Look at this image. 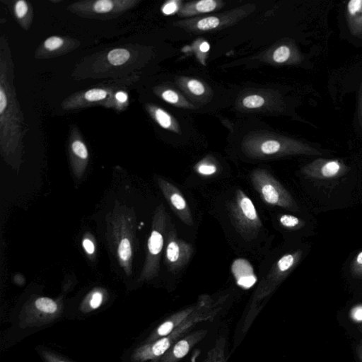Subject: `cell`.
<instances>
[{
	"mask_svg": "<svg viewBox=\"0 0 362 362\" xmlns=\"http://www.w3.org/2000/svg\"><path fill=\"white\" fill-rule=\"evenodd\" d=\"M107 96V92L101 88H93L84 93V98L89 102H96L105 99Z\"/></svg>",
	"mask_w": 362,
	"mask_h": 362,
	"instance_id": "obj_19",
	"label": "cell"
},
{
	"mask_svg": "<svg viewBox=\"0 0 362 362\" xmlns=\"http://www.w3.org/2000/svg\"><path fill=\"white\" fill-rule=\"evenodd\" d=\"M209 45L206 42H203L200 45V49L204 52H207L209 49Z\"/></svg>",
	"mask_w": 362,
	"mask_h": 362,
	"instance_id": "obj_39",
	"label": "cell"
},
{
	"mask_svg": "<svg viewBox=\"0 0 362 362\" xmlns=\"http://www.w3.org/2000/svg\"><path fill=\"white\" fill-rule=\"evenodd\" d=\"M216 6V2L213 0H203L196 4V8L199 12H209Z\"/></svg>",
	"mask_w": 362,
	"mask_h": 362,
	"instance_id": "obj_29",
	"label": "cell"
},
{
	"mask_svg": "<svg viewBox=\"0 0 362 362\" xmlns=\"http://www.w3.org/2000/svg\"><path fill=\"white\" fill-rule=\"evenodd\" d=\"M349 314L351 320L354 323L358 324V329H362V303L353 305Z\"/></svg>",
	"mask_w": 362,
	"mask_h": 362,
	"instance_id": "obj_21",
	"label": "cell"
},
{
	"mask_svg": "<svg viewBox=\"0 0 362 362\" xmlns=\"http://www.w3.org/2000/svg\"><path fill=\"white\" fill-rule=\"evenodd\" d=\"M153 113L156 120L162 127L167 129L171 126V117L163 110L160 108H156Z\"/></svg>",
	"mask_w": 362,
	"mask_h": 362,
	"instance_id": "obj_20",
	"label": "cell"
},
{
	"mask_svg": "<svg viewBox=\"0 0 362 362\" xmlns=\"http://www.w3.org/2000/svg\"><path fill=\"white\" fill-rule=\"evenodd\" d=\"M116 100L119 103H125L127 100L128 96L127 94L123 91H119L115 94Z\"/></svg>",
	"mask_w": 362,
	"mask_h": 362,
	"instance_id": "obj_37",
	"label": "cell"
},
{
	"mask_svg": "<svg viewBox=\"0 0 362 362\" xmlns=\"http://www.w3.org/2000/svg\"><path fill=\"white\" fill-rule=\"evenodd\" d=\"M189 351V344L185 340L178 341L174 347L173 354L176 358L185 356Z\"/></svg>",
	"mask_w": 362,
	"mask_h": 362,
	"instance_id": "obj_28",
	"label": "cell"
},
{
	"mask_svg": "<svg viewBox=\"0 0 362 362\" xmlns=\"http://www.w3.org/2000/svg\"><path fill=\"white\" fill-rule=\"evenodd\" d=\"M173 328V323L172 322H165L157 329V334L159 336H165L168 334Z\"/></svg>",
	"mask_w": 362,
	"mask_h": 362,
	"instance_id": "obj_33",
	"label": "cell"
},
{
	"mask_svg": "<svg viewBox=\"0 0 362 362\" xmlns=\"http://www.w3.org/2000/svg\"><path fill=\"white\" fill-rule=\"evenodd\" d=\"M351 275L357 279L362 280V250L352 259L350 264Z\"/></svg>",
	"mask_w": 362,
	"mask_h": 362,
	"instance_id": "obj_17",
	"label": "cell"
},
{
	"mask_svg": "<svg viewBox=\"0 0 362 362\" xmlns=\"http://www.w3.org/2000/svg\"><path fill=\"white\" fill-rule=\"evenodd\" d=\"M189 90L197 95H200L204 93L205 88L202 83L197 80H190L187 83Z\"/></svg>",
	"mask_w": 362,
	"mask_h": 362,
	"instance_id": "obj_30",
	"label": "cell"
},
{
	"mask_svg": "<svg viewBox=\"0 0 362 362\" xmlns=\"http://www.w3.org/2000/svg\"><path fill=\"white\" fill-rule=\"evenodd\" d=\"M71 149L75 155L82 159L88 157V150L86 145L80 140L74 141L71 144Z\"/></svg>",
	"mask_w": 362,
	"mask_h": 362,
	"instance_id": "obj_26",
	"label": "cell"
},
{
	"mask_svg": "<svg viewBox=\"0 0 362 362\" xmlns=\"http://www.w3.org/2000/svg\"><path fill=\"white\" fill-rule=\"evenodd\" d=\"M119 257L124 260H127L132 254V249L130 243L128 239L124 238L122 240L118 248Z\"/></svg>",
	"mask_w": 362,
	"mask_h": 362,
	"instance_id": "obj_24",
	"label": "cell"
},
{
	"mask_svg": "<svg viewBox=\"0 0 362 362\" xmlns=\"http://www.w3.org/2000/svg\"><path fill=\"white\" fill-rule=\"evenodd\" d=\"M232 272L238 284L245 288L251 287L257 281L252 267L245 259H236L232 265Z\"/></svg>",
	"mask_w": 362,
	"mask_h": 362,
	"instance_id": "obj_9",
	"label": "cell"
},
{
	"mask_svg": "<svg viewBox=\"0 0 362 362\" xmlns=\"http://www.w3.org/2000/svg\"><path fill=\"white\" fill-rule=\"evenodd\" d=\"M162 188L175 215L185 224L192 226L194 221L189 206L180 190L168 182L162 183Z\"/></svg>",
	"mask_w": 362,
	"mask_h": 362,
	"instance_id": "obj_7",
	"label": "cell"
},
{
	"mask_svg": "<svg viewBox=\"0 0 362 362\" xmlns=\"http://www.w3.org/2000/svg\"><path fill=\"white\" fill-rule=\"evenodd\" d=\"M162 98L170 103H176L179 97L178 95L172 90H166L162 93Z\"/></svg>",
	"mask_w": 362,
	"mask_h": 362,
	"instance_id": "obj_32",
	"label": "cell"
},
{
	"mask_svg": "<svg viewBox=\"0 0 362 362\" xmlns=\"http://www.w3.org/2000/svg\"><path fill=\"white\" fill-rule=\"evenodd\" d=\"M196 172L203 177H211L218 171L217 166L211 163L202 162L196 166Z\"/></svg>",
	"mask_w": 362,
	"mask_h": 362,
	"instance_id": "obj_16",
	"label": "cell"
},
{
	"mask_svg": "<svg viewBox=\"0 0 362 362\" xmlns=\"http://www.w3.org/2000/svg\"><path fill=\"white\" fill-rule=\"evenodd\" d=\"M278 221L283 228L288 230H298L305 226V222L302 219L292 214H281L278 217Z\"/></svg>",
	"mask_w": 362,
	"mask_h": 362,
	"instance_id": "obj_13",
	"label": "cell"
},
{
	"mask_svg": "<svg viewBox=\"0 0 362 362\" xmlns=\"http://www.w3.org/2000/svg\"><path fill=\"white\" fill-rule=\"evenodd\" d=\"M164 243L163 233L158 229L153 230L148 242V248L150 254L153 257L159 256Z\"/></svg>",
	"mask_w": 362,
	"mask_h": 362,
	"instance_id": "obj_12",
	"label": "cell"
},
{
	"mask_svg": "<svg viewBox=\"0 0 362 362\" xmlns=\"http://www.w3.org/2000/svg\"><path fill=\"white\" fill-rule=\"evenodd\" d=\"M229 220L236 233L245 240H255L263 224L250 197L241 189L233 192L227 202Z\"/></svg>",
	"mask_w": 362,
	"mask_h": 362,
	"instance_id": "obj_1",
	"label": "cell"
},
{
	"mask_svg": "<svg viewBox=\"0 0 362 362\" xmlns=\"http://www.w3.org/2000/svg\"><path fill=\"white\" fill-rule=\"evenodd\" d=\"M303 251L291 250L281 255L271 265L263 280L262 289H270L279 284L297 267L302 259Z\"/></svg>",
	"mask_w": 362,
	"mask_h": 362,
	"instance_id": "obj_4",
	"label": "cell"
},
{
	"mask_svg": "<svg viewBox=\"0 0 362 362\" xmlns=\"http://www.w3.org/2000/svg\"><path fill=\"white\" fill-rule=\"evenodd\" d=\"M64 44V40L57 36L49 37L44 42V47L49 51H54L61 47Z\"/></svg>",
	"mask_w": 362,
	"mask_h": 362,
	"instance_id": "obj_25",
	"label": "cell"
},
{
	"mask_svg": "<svg viewBox=\"0 0 362 362\" xmlns=\"http://www.w3.org/2000/svg\"><path fill=\"white\" fill-rule=\"evenodd\" d=\"M0 79L1 134L2 136L4 134L6 136L9 133L11 135L21 133V122L14 91L7 81L6 73L1 67Z\"/></svg>",
	"mask_w": 362,
	"mask_h": 362,
	"instance_id": "obj_3",
	"label": "cell"
},
{
	"mask_svg": "<svg viewBox=\"0 0 362 362\" xmlns=\"http://www.w3.org/2000/svg\"><path fill=\"white\" fill-rule=\"evenodd\" d=\"M194 252L189 243L177 237L176 232L169 233L165 250V259L170 269L173 272L181 271L189 263Z\"/></svg>",
	"mask_w": 362,
	"mask_h": 362,
	"instance_id": "obj_6",
	"label": "cell"
},
{
	"mask_svg": "<svg viewBox=\"0 0 362 362\" xmlns=\"http://www.w3.org/2000/svg\"><path fill=\"white\" fill-rule=\"evenodd\" d=\"M176 10H177V5L175 2L172 1V2H169V3L166 4L163 6L162 11L163 13H165L166 15H170V14H172L173 13H174Z\"/></svg>",
	"mask_w": 362,
	"mask_h": 362,
	"instance_id": "obj_35",
	"label": "cell"
},
{
	"mask_svg": "<svg viewBox=\"0 0 362 362\" xmlns=\"http://www.w3.org/2000/svg\"><path fill=\"white\" fill-rule=\"evenodd\" d=\"M218 25L219 19L214 16L203 18L197 23L198 28L203 30L215 28Z\"/></svg>",
	"mask_w": 362,
	"mask_h": 362,
	"instance_id": "obj_23",
	"label": "cell"
},
{
	"mask_svg": "<svg viewBox=\"0 0 362 362\" xmlns=\"http://www.w3.org/2000/svg\"><path fill=\"white\" fill-rule=\"evenodd\" d=\"M250 180L253 187L268 205L293 212L299 211L291 194L269 173L264 170H256L252 173Z\"/></svg>",
	"mask_w": 362,
	"mask_h": 362,
	"instance_id": "obj_2",
	"label": "cell"
},
{
	"mask_svg": "<svg viewBox=\"0 0 362 362\" xmlns=\"http://www.w3.org/2000/svg\"><path fill=\"white\" fill-rule=\"evenodd\" d=\"M348 170V166L340 160L320 158L305 165L301 173L309 178L332 180L344 176Z\"/></svg>",
	"mask_w": 362,
	"mask_h": 362,
	"instance_id": "obj_5",
	"label": "cell"
},
{
	"mask_svg": "<svg viewBox=\"0 0 362 362\" xmlns=\"http://www.w3.org/2000/svg\"><path fill=\"white\" fill-rule=\"evenodd\" d=\"M356 115L361 129H362V82L361 83L357 99Z\"/></svg>",
	"mask_w": 362,
	"mask_h": 362,
	"instance_id": "obj_31",
	"label": "cell"
},
{
	"mask_svg": "<svg viewBox=\"0 0 362 362\" xmlns=\"http://www.w3.org/2000/svg\"><path fill=\"white\" fill-rule=\"evenodd\" d=\"M264 103V99L258 95H252L245 97L243 100V104L247 108L259 107Z\"/></svg>",
	"mask_w": 362,
	"mask_h": 362,
	"instance_id": "obj_22",
	"label": "cell"
},
{
	"mask_svg": "<svg viewBox=\"0 0 362 362\" xmlns=\"http://www.w3.org/2000/svg\"><path fill=\"white\" fill-rule=\"evenodd\" d=\"M35 305L37 309L47 314L56 313L58 308L57 304L52 299L47 297L37 298Z\"/></svg>",
	"mask_w": 362,
	"mask_h": 362,
	"instance_id": "obj_15",
	"label": "cell"
},
{
	"mask_svg": "<svg viewBox=\"0 0 362 362\" xmlns=\"http://www.w3.org/2000/svg\"><path fill=\"white\" fill-rule=\"evenodd\" d=\"M345 18L349 33L362 39V0H351L347 2Z\"/></svg>",
	"mask_w": 362,
	"mask_h": 362,
	"instance_id": "obj_8",
	"label": "cell"
},
{
	"mask_svg": "<svg viewBox=\"0 0 362 362\" xmlns=\"http://www.w3.org/2000/svg\"><path fill=\"white\" fill-rule=\"evenodd\" d=\"M292 57V49L287 45L279 47L274 52L273 59L277 63H283Z\"/></svg>",
	"mask_w": 362,
	"mask_h": 362,
	"instance_id": "obj_18",
	"label": "cell"
},
{
	"mask_svg": "<svg viewBox=\"0 0 362 362\" xmlns=\"http://www.w3.org/2000/svg\"><path fill=\"white\" fill-rule=\"evenodd\" d=\"M170 346L168 338L158 340L151 346H145L136 350L132 356L136 361H144L162 355Z\"/></svg>",
	"mask_w": 362,
	"mask_h": 362,
	"instance_id": "obj_10",
	"label": "cell"
},
{
	"mask_svg": "<svg viewBox=\"0 0 362 362\" xmlns=\"http://www.w3.org/2000/svg\"><path fill=\"white\" fill-rule=\"evenodd\" d=\"M83 246L85 250L88 254H93L95 250L93 243L88 239H85L83 241Z\"/></svg>",
	"mask_w": 362,
	"mask_h": 362,
	"instance_id": "obj_36",
	"label": "cell"
},
{
	"mask_svg": "<svg viewBox=\"0 0 362 362\" xmlns=\"http://www.w3.org/2000/svg\"><path fill=\"white\" fill-rule=\"evenodd\" d=\"M28 12V5L24 0H19L14 6V13L16 18L23 19Z\"/></svg>",
	"mask_w": 362,
	"mask_h": 362,
	"instance_id": "obj_27",
	"label": "cell"
},
{
	"mask_svg": "<svg viewBox=\"0 0 362 362\" xmlns=\"http://www.w3.org/2000/svg\"><path fill=\"white\" fill-rule=\"evenodd\" d=\"M129 1H119L112 0H98L91 2L90 11L92 13L98 14H106L115 11L118 12L120 10L124 9L127 6L125 4H128Z\"/></svg>",
	"mask_w": 362,
	"mask_h": 362,
	"instance_id": "obj_11",
	"label": "cell"
},
{
	"mask_svg": "<svg viewBox=\"0 0 362 362\" xmlns=\"http://www.w3.org/2000/svg\"><path fill=\"white\" fill-rule=\"evenodd\" d=\"M107 60L114 66H119L126 63L129 57V52L123 48H117L112 49L107 54Z\"/></svg>",
	"mask_w": 362,
	"mask_h": 362,
	"instance_id": "obj_14",
	"label": "cell"
},
{
	"mask_svg": "<svg viewBox=\"0 0 362 362\" xmlns=\"http://www.w3.org/2000/svg\"><path fill=\"white\" fill-rule=\"evenodd\" d=\"M49 361H50L51 362H65V361H59V360H56V359H54V360H51V359H49Z\"/></svg>",
	"mask_w": 362,
	"mask_h": 362,
	"instance_id": "obj_40",
	"label": "cell"
},
{
	"mask_svg": "<svg viewBox=\"0 0 362 362\" xmlns=\"http://www.w3.org/2000/svg\"><path fill=\"white\" fill-rule=\"evenodd\" d=\"M103 302V295L100 292H95L90 298V306L92 309L99 308Z\"/></svg>",
	"mask_w": 362,
	"mask_h": 362,
	"instance_id": "obj_34",
	"label": "cell"
},
{
	"mask_svg": "<svg viewBox=\"0 0 362 362\" xmlns=\"http://www.w3.org/2000/svg\"><path fill=\"white\" fill-rule=\"evenodd\" d=\"M356 352L359 362H362V339L359 341L356 346Z\"/></svg>",
	"mask_w": 362,
	"mask_h": 362,
	"instance_id": "obj_38",
	"label": "cell"
},
{
	"mask_svg": "<svg viewBox=\"0 0 362 362\" xmlns=\"http://www.w3.org/2000/svg\"><path fill=\"white\" fill-rule=\"evenodd\" d=\"M360 330H361V332H362V329H360Z\"/></svg>",
	"mask_w": 362,
	"mask_h": 362,
	"instance_id": "obj_41",
	"label": "cell"
}]
</instances>
